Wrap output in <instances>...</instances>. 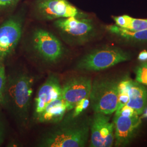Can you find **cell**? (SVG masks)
I'll list each match as a JSON object with an SVG mask.
<instances>
[{"mask_svg": "<svg viewBox=\"0 0 147 147\" xmlns=\"http://www.w3.org/2000/svg\"><path fill=\"white\" fill-rule=\"evenodd\" d=\"M92 81L85 76H75L62 86L61 96L67 106V112L72 110L80 100L89 98Z\"/></svg>", "mask_w": 147, "mask_h": 147, "instance_id": "cell-9", "label": "cell"}, {"mask_svg": "<svg viewBox=\"0 0 147 147\" xmlns=\"http://www.w3.org/2000/svg\"><path fill=\"white\" fill-rule=\"evenodd\" d=\"M138 59L143 62H145L147 61V51L144 50L139 54L138 56Z\"/></svg>", "mask_w": 147, "mask_h": 147, "instance_id": "cell-23", "label": "cell"}, {"mask_svg": "<svg viewBox=\"0 0 147 147\" xmlns=\"http://www.w3.org/2000/svg\"><path fill=\"white\" fill-rule=\"evenodd\" d=\"M129 53L118 47H106L84 55L76 64V68L88 71H99L130 59Z\"/></svg>", "mask_w": 147, "mask_h": 147, "instance_id": "cell-4", "label": "cell"}, {"mask_svg": "<svg viewBox=\"0 0 147 147\" xmlns=\"http://www.w3.org/2000/svg\"><path fill=\"white\" fill-rule=\"evenodd\" d=\"M109 31L121 39L132 42H147V29L140 31H130L121 28L116 25L107 27Z\"/></svg>", "mask_w": 147, "mask_h": 147, "instance_id": "cell-15", "label": "cell"}, {"mask_svg": "<svg viewBox=\"0 0 147 147\" xmlns=\"http://www.w3.org/2000/svg\"><path fill=\"white\" fill-rule=\"evenodd\" d=\"M34 78L24 69L7 77L2 103L20 127L28 123L33 92Z\"/></svg>", "mask_w": 147, "mask_h": 147, "instance_id": "cell-1", "label": "cell"}, {"mask_svg": "<svg viewBox=\"0 0 147 147\" xmlns=\"http://www.w3.org/2000/svg\"><path fill=\"white\" fill-rule=\"evenodd\" d=\"M115 141L116 147L127 144L137 131L141 124L139 115L131 117L116 115L114 117Z\"/></svg>", "mask_w": 147, "mask_h": 147, "instance_id": "cell-11", "label": "cell"}, {"mask_svg": "<svg viewBox=\"0 0 147 147\" xmlns=\"http://www.w3.org/2000/svg\"><path fill=\"white\" fill-rule=\"evenodd\" d=\"M116 25L130 31H140L147 29V19H136L124 15L113 17Z\"/></svg>", "mask_w": 147, "mask_h": 147, "instance_id": "cell-16", "label": "cell"}, {"mask_svg": "<svg viewBox=\"0 0 147 147\" xmlns=\"http://www.w3.org/2000/svg\"><path fill=\"white\" fill-rule=\"evenodd\" d=\"M55 26L67 42L73 45L82 44L95 34L93 21L84 17H69L57 19Z\"/></svg>", "mask_w": 147, "mask_h": 147, "instance_id": "cell-6", "label": "cell"}, {"mask_svg": "<svg viewBox=\"0 0 147 147\" xmlns=\"http://www.w3.org/2000/svg\"><path fill=\"white\" fill-rule=\"evenodd\" d=\"M62 85L58 76L50 75L39 87L34 98V116L37 117L53 100L61 96Z\"/></svg>", "mask_w": 147, "mask_h": 147, "instance_id": "cell-12", "label": "cell"}, {"mask_svg": "<svg viewBox=\"0 0 147 147\" xmlns=\"http://www.w3.org/2000/svg\"><path fill=\"white\" fill-rule=\"evenodd\" d=\"M126 92L129 97L127 104L138 115H141L147 107V89L137 81L130 79H125Z\"/></svg>", "mask_w": 147, "mask_h": 147, "instance_id": "cell-13", "label": "cell"}, {"mask_svg": "<svg viewBox=\"0 0 147 147\" xmlns=\"http://www.w3.org/2000/svg\"><path fill=\"white\" fill-rule=\"evenodd\" d=\"M23 20L18 16H11L0 26V60L14 52L20 40Z\"/></svg>", "mask_w": 147, "mask_h": 147, "instance_id": "cell-8", "label": "cell"}, {"mask_svg": "<svg viewBox=\"0 0 147 147\" xmlns=\"http://www.w3.org/2000/svg\"><path fill=\"white\" fill-rule=\"evenodd\" d=\"M31 44L38 62L46 65H55L65 57V50L62 42L45 30L38 28L33 32Z\"/></svg>", "mask_w": 147, "mask_h": 147, "instance_id": "cell-3", "label": "cell"}, {"mask_svg": "<svg viewBox=\"0 0 147 147\" xmlns=\"http://www.w3.org/2000/svg\"><path fill=\"white\" fill-rule=\"evenodd\" d=\"M70 115L56 124L42 135L37 146L40 147H83L89 137V124Z\"/></svg>", "mask_w": 147, "mask_h": 147, "instance_id": "cell-2", "label": "cell"}, {"mask_svg": "<svg viewBox=\"0 0 147 147\" xmlns=\"http://www.w3.org/2000/svg\"><path fill=\"white\" fill-rule=\"evenodd\" d=\"M118 84L116 80L107 78L96 79L92 82L89 101L94 112L109 115L116 111Z\"/></svg>", "mask_w": 147, "mask_h": 147, "instance_id": "cell-5", "label": "cell"}, {"mask_svg": "<svg viewBox=\"0 0 147 147\" xmlns=\"http://www.w3.org/2000/svg\"><path fill=\"white\" fill-rule=\"evenodd\" d=\"M7 76L5 74L4 60H0V103L3 99V93L5 89Z\"/></svg>", "mask_w": 147, "mask_h": 147, "instance_id": "cell-19", "label": "cell"}, {"mask_svg": "<svg viewBox=\"0 0 147 147\" xmlns=\"http://www.w3.org/2000/svg\"><path fill=\"white\" fill-rule=\"evenodd\" d=\"M136 81L147 86V62L142 63L135 70Z\"/></svg>", "mask_w": 147, "mask_h": 147, "instance_id": "cell-17", "label": "cell"}, {"mask_svg": "<svg viewBox=\"0 0 147 147\" xmlns=\"http://www.w3.org/2000/svg\"><path fill=\"white\" fill-rule=\"evenodd\" d=\"M115 112H116L115 114L116 115H119L121 116L129 117H131L133 116L138 115L136 112H135V111L131 107L127 105H125L123 106L120 109L116 110Z\"/></svg>", "mask_w": 147, "mask_h": 147, "instance_id": "cell-20", "label": "cell"}, {"mask_svg": "<svg viewBox=\"0 0 147 147\" xmlns=\"http://www.w3.org/2000/svg\"><path fill=\"white\" fill-rule=\"evenodd\" d=\"M90 104L89 98H84L83 99L80 100L78 102L73 109L72 110V112L71 116L73 117H79L82 112L84 111Z\"/></svg>", "mask_w": 147, "mask_h": 147, "instance_id": "cell-18", "label": "cell"}, {"mask_svg": "<svg viewBox=\"0 0 147 147\" xmlns=\"http://www.w3.org/2000/svg\"><path fill=\"white\" fill-rule=\"evenodd\" d=\"M90 147H111L115 142V124L108 115L94 112L90 123Z\"/></svg>", "mask_w": 147, "mask_h": 147, "instance_id": "cell-7", "label": "cell"}, {"mask_svg": "<svg viewBox=\"0 0 147 147\" xmlns=\"http://www.w3.org/2000/svg\"><path fill=\"white\" fill-rule=\"evenodd\" d=\"M67 112L65 103L61 96L49 103L36 119L40 123L56 124L63 119Z\"/></svg>", "mask_w": 147, "mask_h": 147, "instance_id": "cell-14", "label": "cell"}, {"mask_svg": "<svg viewBox=\"0 0 147 147\" xmlns=\"http://www.w3.org/2000/svg\"><path fill=\"white\" fill-rule=\"evenodd\" d=\"M20 0H0V11L11 8L16 5Z\"/></svg>", "mask_w": 147, "mask_h": 147, "instance_id": "cell-21", "label": "cell"}, {"mask_svg": "<svg viewBox=\"0 0 147 147\" xmlns=\"http://www.w3.org/2000/svg\"><path fill=\"white\" fill-rule=\"evenodd\" d=\"M36 10L39 16L45 20L84 17L82 13L66 0H39Z\"/></svg>", "mask_w": 147, "mask_h": 147, "instance_id": "cell-10", "label": "cell"}, {"mask_svg": "<svg viewBox=\"0 0 147 147\" xmlns=\"http://www.w3.org/2000/svg\"><path fill=\"white\" fill-rule=\"evenodd\" d=\"M5 128L3 122L0 119V146L3 143L5 138Z\"/></svg>", "mask_w": 147, "mask_h": 147, "instance_id": "cell-22", "label": "cell"}]
</instances>
